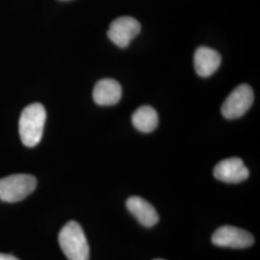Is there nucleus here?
I'll return each mask as SVG.
<instances>
[{
	"instance_id": "f257e3e1",
	"label": "nucleus",
	"mask_w": 260,
	"mask_h": 260,
	"mask_svg": "<svg viewBox=\"0 0 260 260\" xmlns=\"http://www.w3.org/2000/svg\"><path fill=\"white\" fill-rule=\"evenodd\" d=\"M47 120L43 104L32 103L21 112L19 121V137L24 146L33 148L41 142Z\"/></svg>"
},
{
	"instance_id": "f03ea898",
	"label": "nucleus",
	"mask_w": 260,
	"mask_h": 260,
	"mask_svg": "<svg viewBox=\"0 0 260 260\" xmlns=\"http://www.w3.org/2000/svg\"><path fill=\"white\" fill-rule=\"evenodd\" d=\"M59 244L69 260H89L90 249L79 223L71 221L59 233Z\"/></svg>"
},
{
	"instance_id": "7ed1b4c3",
	"label": "nucleus",
	"mask_w": 260,
	"mask_h": 260,
	"mask_svg": "<svg viewBox=\"0 0 260 260\" xmlns=\"http://www.w3.org/2000/svg\"><path fill=\"white\" fill-rule=\"evenodd\" d=\"M37 187L36 177L17 174L0 179V200L5 203H18L34 192Z\"/></svg>"
},
{
	"instance_id": "20e7f679",
	"label": "nucleus",
	"mask_w": 260,
	"mask_h": 260,
	"mask_svg": "<svg viewBox=\"0 0 260 260\" xmlns=\"http://www.w3.org/2000/svg\"><path fill=\"white\" fill-rule=\"evenodd\" d=\"M253 91L248 84L237 86L228 95L222 105V114L228 120H234L242 117L251 108L253 103Z\"/></svg>"
},
{
	"instance_id": "39448f33",
	"label": "nucleus",
	"mask_w": 260,
	"mask_h": 260,
	"mask_svg": "<svg viewBox=\"0 0 260 260\" xmlns=\"http://www.w3.org/2000/svg\"><path fill=\"white\" fill-rule=\"evenodd\" d=\"M254 238L251 233L233 225L219 228L212 235V243L218 247L245 249L251 247Z\"/></svg>"
},
{
	"instance_id": "423d86ee",
	"label": "nucleus",
	"mask_w": 260,
	"mask_h": 260,
	"mask_svg": "<svg viewBox=\"0 0 260 260\" xmlns=\"http://www.w3.org/2000/svg\"><path fill=\"white\" fill-rule=\"evenodd\" d=\"M141 31L139 21L131 17H121L115 19L108 30V38L121 48L128 47L130 42L136 37Z\"/></svg>"
},
{
	"instance_id": "0eeeda50",
	"label": "nucleus",
	"mask_w": 260,
	"mask_h": 260,
	"mask_svg": "<svg viewBox=\"0 0 260 260\" xmlns=\"http://www.w3.org/2000/svg\"><path fill=\"white\" fill-rule=\"evenodd\" d=\"M249 170L238 157L223 159L214 168L216 179L225 183H240L249 177Z\"/></svg>"
},
{
	"instance_id": "6e6552de",
	"label": "nucleus",
	"mask_w": 260,
	"mask_h": 260,
	"mask_svg": "<svg viewBox=\"0 0 260 260\" xmlns=\"http://www.w3.org/2000/svg\"><path fill=\"white\" fill-rule=\"evenodd\" d=\"M121 86L118 81L111 78H105L95 84L93 91L94 103L102 106L114 105L120 102Z\"/></svg>"
},
{
	"instance_id": "1a4fd4ad",
	"label": "nucleus",
	"mask_w": 260,
	"mask_h": 260,
	"mask_svg": "<svg viewBox=\"0 0 260 260\" xmlns=\"http://www.w3.org/2000/svg\"><path fill=\"white\" fill-rule=\"evenodd\" d=\"M126 207L139 222L146 228H151L159 220L157 211L152 205L140 197H130L126 202Z\"/></svg>"
},
{
	"instance_id": "9d476101",
	"label": "nucleus",
	"mask_w": 260,
	"mask_h": 260,
	"mask_svg": "<svg viewBox=\"0 0 260 260\" xmlns=\"http://www.w3.org/2000/svg\"><path fill=\"white\" fill-rule=\"evenodd\" d=\"M194 65L198 75L202 77H208L219 69L221 55L213 48L200 47L196 50Z\"/></svg>"
},
{
	"instance_id": "9b49d317",
	"label": "nucleus",
	"mask_w": 260,
	"mask_h": 260,
	"mask_svg": "<svg viewBox=\"0 0 260 260\" xmlns=\"http://www.w3.org/2000/svg\"><path fill=\"white\" fill-rule=\"evenodd\" d=\"M132 123L141 132L150 133L157 127V112L149 105L141 106L133 113Z\"/></svg>"
},
{
	"instance_id": "f8f14e48",
	"label": "nucleus",
	"mask_w": 260,
	"mask_h": 260,
	"mask_svg": "<svg viewBox=\"0 0 260 260\" xmlns=\"http://www.w3.org/2000/svg\"><path fill=\"white\" fill-rule=\"evenodd\" d=\"M0 260H19L14 255L6 254V253H0Z\"/></svg>"
},
{
	"instance_id": "ddd939ff",
	"label": "nucleus",
	"mask_w": 260,
	"mask_h": 260,
	"mask_svg": "<svg viewBox=\"0 0 260 260\" xmlns=\"http://www.w3.org/2000/svg\"><path fill=\"white\" fill-rule=\"evenodd\" d=\"M154 260H164V259H154Z\"/></svg>"
}]
</instances>
